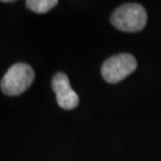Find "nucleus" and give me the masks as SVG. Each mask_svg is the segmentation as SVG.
Wrapping results in <instances>:
<instances>
[{
  "instance_id": "1",
  "label": "nucleus",
  "mask_w": 161,
  "mask_h": 161,
  "mask_svg": "<svg viewBox=\"0 0 161 161\" xmlns=\"http://www.w3.org/2000/svg\"><path fill=\"white\" fill-rule=\"evenodd\" d=\"M111 23L124 32H137L147 24V12L138 4H124L111 14Z\"/></svg>"
},
{
  "instance_id": "2",
  "label": "nucleus",
  "mask_w": 161,
  "mask_h": 161,
  "mask_svg": "<svg viewBox=\"0 0 161 161\" xmlns=\"http://www.w3.org/2000/svg\"><path fill=\"white\" fill-rule=\"evenodd\" d=\"M35 79V72L30 64L18 62L10 67L1 79V91L7 96H18L26 91Z\"/></svg>"
},
{
  "instance_id": "3",
  "label": "nucleus",
  "mask_w": 161,
  "mask_h": 161,
  "mask_svg": "<svg viewBox=\"0 0 161 161\" xmlns=\"http://www.w3.org/2000/svg\"><path fill=\"white\" fill-rule=\"evenodd\" d=\"M137 68V61L131 54L122 53L109 58L102 66V76L109 84L124 80Z\"/></svg>"
},
{
  "instance_id": "4",
  "label": "nucleus",
  "mask_w": 161,
  "mask_h": 161,
  "mask_svg": "<svg viewBox=\"0 0 161 161\" xmlns=\"http://www.w3.org/2000/svg\"><path fill=\"white\" fill-rule=\"evenodd\" d=\"M52 87L53 91L56 94V102L60 108H62L64 110H73L78 106L79 97L70 87L68 76L64 73L58 72L54 75Z\"/></svg>"
},
{
  "instance_id": "5",
  "label": "nucleus",
  "mask_w": 161,
  "mask_h": 161,
  "mask_svg": "<svg viewBox=\"0 0 161 161\" xmlns=\"http://www.w3.org/2000/svg\"><path fill=\"white\" fill-rule=\"evenodd\" d=\"M58 4V0H26L25 5L36 13H46L53 10Z\"/></svg>"
}]
</instances>
